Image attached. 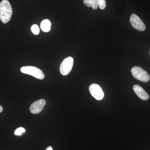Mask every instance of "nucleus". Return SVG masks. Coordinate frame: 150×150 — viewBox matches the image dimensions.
Here are the masks:
<instances>
[{"instance_id": "nucleus-1", "label": "nucleus", "mask_w": 150, "mask_h": 150, "mask_svg": "<svg viewBox=\"0 0 150 150\" xmlns=\"http://www.w3.org/2000/svg\"><path fill=\"white\" fill-rule=\"evenodd\" d=\"M13 10L10 3L8 0H3L0 3V19L4 23H8L12 15Z\"/></svg>"}, {"instance_id": "nucleus-2", "label": "nucleus", "mask_w": 150, "mask_h": 150, "mask_svg": "<svg viewBox=\"0 0 150 150\" xmlns=\"http://www.w3.org/2000/svg\"><path fill=\"white\" fill-rule=\"evenodd\" d=\"M21 71L23 74L32 76L36 79L42 80L45 78V75L40 69L35 67L25 66L21 67Z\"/></svg>"}, {"instance_id": "nucleus-3", "label": "nucleus", "mask_w": 150, "mask_h": 150, "mask_svg": "<svg viewBox=\"0 0 150 150\" xmlns=\"http://www.w3.org/2000/svg\"><path fill=\"white\" fill-rule=\"evenodd\" d=\"M133 76L143 82H147L150 80V76L145 70L139 67H134L131 70Z\"/></svg>"}, {"instance_id": "nucleus-4", "label": "nucleus", "mask_w": 150, "mask_h": 150, "mask_svg": "<svg viewBox=\"0 0 150 150\" xmlns=\"http://www.w3.org/2000/svg\"><path fill=\"white\" fill-rule=\"evenodd\" d=\"M74 65V59L72 57H68L64 59L60 65V71L63 76L69 74L72 69Z\"/></svg>"}, {"instance_id": "nucleus-5", "label": "nucleus", "mask_w": 150, "mask_h": 150, "mask_svg": "<svg viewBox=\"0 0 150 150\" xmlns=\"http://www.w3.org/2000/svg\"><path fill=\"white\" fill-rule=\"evenodd\" d=\"M89 91L92 96L97 100H100L103 99L104 93L100 86L96 83H93L90 86Z\"/></svg>"}, {"instance_id": "nucleus-6", "label": "nucleus", "mask_w": 150, "mask_h": 150, "mask_svg": "<svg viewBox=\"0 0 150 150\" xmlns=\"http://www.w3.org/2000/svg\"><path fill=\"white\" fill-rule=\"evenodd\" d=\"M130 23L132 27L139 31H144L146 26L141 18L135 14H132L130 16Z\"/></svg>"}, {"instance_id": "nucleus-7", "label": "nucleus", "mask_w": 150, "mask_h": 150, "mask_svg": "<svg viewBox=\"0 0 150 150\" xmlns=\"http://www.w3.org/2000/svg\"><path fill=\"white\" fill-rule=\"evenodd\" d=\"M46 104V101L45 100H39L33 103L30 107V110L33 114H37L43 110Z\"/></svg>"}, {"instance_id": "nucleus-8", "label": "nucleus", "mask_w": 150, "mask_h": 150, "mask_svg": "<svg viewBox=\"0 0 150 150\" xmlns=\"http://www.w3.org/2000/svg\"><path fill=\"white\" fill-rule=\"evenodd\" d=\"M133 90L137 96L142 100H147L149 98V95L141 86L135 85L133 86Z\"/></svg>"}, {"instance_id": "nucleus-9", "label": "nucleus", "mask_w": 150, "mask_h": 150, "mask_svg": "<svg viewBox=\"0 0 150 150\" xmlns=\"http://www.w3.org/2000/svg\"><path fill=\"white\" fill-rule=\"evenodd\" d=\"M51 23L48 19H45L41 22L40 28L43 31L48 32L51 30Z\"/></svg>"}, {"instance_id": "nucleus-10", "label": "nucleus", "mask_w": 150, "mask_h": 150, "mask_svg": "<svg viewBox=\"0 0 150 150\" xmlns=\"http://www.w3.org/2000/svg\"><path fill=\"white\" fill-rule=\"evenodd\" d=\"M83 4L88 7H91L94 10L98 8L96 0H83Z\"/></svg>"}, {"instance_id": "nucleus-11", "label": "nucleus", "mask_w": 150, "mask_h": 150, "mask_svg": "<svg viewBox=\"0 0 150 150\" xmlns=\"http://www.w3.org/2000/svg\"><path fill=\"white\" fill-rule=\"evenodd\" d=\"M97 5L100 8L103 10L106 7V2L105 0H96Z\"/></svg>"}, {"instance_id": "nucleus-12", "label": "nucleus", "mask_w": 150, "mask_h": 150, "mask_svg": "<svg viewBox=\"0 0 150 150\" xmlns=\"http://www.w3.org/2000/svg\"><path fill=\"white\" fill-rule=\"evenodd\" d=\"M31 31L33 34L35 35H38L40 32V29L38 25L36 24H34L31 26Z\"/></svg>"}, {"instance_id": "nucleus-13", "label": "nucleus", "mask_w": 150, "mask_h": 150, "mask_svg": "<svg viewBox=\"0 0 150 150\" xmlns=\"http://www.w3.org/2000/svg\"><path fill=\"white\" fill-rule=\"evenodd\" d=\"M25 129L24 128H22V127H20V128H18L15 130L14 132V134L16 135V136H21L23 133H25Z\"/></svg>"}, {"instance_id": "nucleus-14", "label": "nucleus", "mask_w": 150, "mask_h": 150, "mask_svg": "<svg viewBox=\"0 0 150 150\" xmlns=\"http://www.w3.org/2000/svg\"><path fill=\"white\" fill-rule=\"evenodd\" d=\"M46 150H53V149H52V147L48 146L46 148Z\"/></svg>"}, {"instance_id": "nucleus-15", "label": "nucleus", "mask_w": 150, "mask_h": 150, "mask_svg": "<svg viewBox=\"0 0 150 150\" xmlns=\"http://www.w3.org/2000/svg\"><path fill=\"white\" fill-rule=\"evenodd\" d=\"M3 108L1 105H0V112H2L3 111Z\"/></svg>"}, {"instance_id": "nucleus-16", "label": "nucleus", "mask_w": 150, "mask_h": 150, "mask_svg": "<svg viewBox=\"0 0 150 150\" xmlns=\"http://www.w3.org/2000/svg\"></svg>"}]
</instances>
